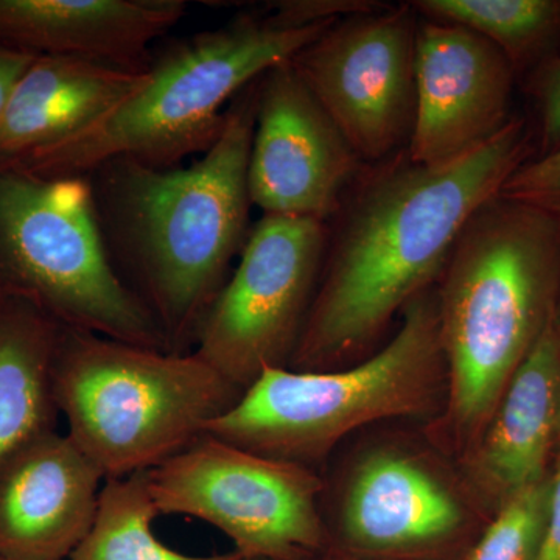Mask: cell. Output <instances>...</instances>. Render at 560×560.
Listing matches in <instances>:
<instances>
[{"instance_id":"1","label":"cell","mask_w":560,"mask_h":560,"mask_svg":"<svg viewBox=\"0 0 560 560\" xmlns=\"http://www.w3.org/2000/svg\"><path fill=\"white\" fill-rule=\"evenodd\" d=\"M533 136L526 119L512 116L499 135L451 164L423 167L405 154L346 198L289 368L337 370L364 355L440 280L475 212L530 160Z\"/></svg>"},{"instance_id":"2","label":"cell","mask_w":560,"mask_h":560,"mask_svg":"<svg viewBox=\"0 0 560 560\" xmlns=\"http://www.w3.org/2000/svg\"><path fill=\"white\" fill-rule=\"evenodd\" d=\"M260 79L231 102L219 140L189 167L119 158L86 175L110 265L149 312L168 353L195 352L248 238Z\"/></svg>"},{"instance_id":"3","label":"cell","mask_w":560,"mask_h":560,"mask_svg":"<svg viewBox=\"0 0 560 560\" xmlns=\"http://www.w3.org/2000/svg\"><path fill=\"white\" fill-rule=\"evenodd\" d=\"M440 280L445 427L471 452L558 312L560 223L497 195L460 232Z\"/></svg>"},{"instance_id":"4","label":"cell","mask_w":560,"mask_h":560,"mask_svg":"<svg viewBox=\"0 0 560 560\" xmlns=\"http://www.w3.org/2000/svg\"><path fill=\"white\" fill-rule=\"evenodd\" d=\"M335 22L279 27L268 18L243 14L198 33L151 61L145 83L101 120L3 171L73 178L119 158L154 168L180 167L191 154L212 149L237 94Z\"/></svg>"},{"instance_id":"5","label":"cell","mask_w":560,"mask_h":560,"mask_svg":"<svg viewBox=\"0 0 560 560\" xmlns=\"http://www.w3.org/2000/svg\"><path fill=\"white\" fill-rule=\"evenodd\" d=\"M447 399L436 291L401 313L399 330L349 368L261 372L206 433L257 455L315 470L352 431L431 415Z\"/></svg>"},{"instance_id":"6","label":"cell","mask_w":560,"mask_h":560,"mask_svg":"<svg viewBox=\"0 0 560 560\" xmlns=\"http://www.w3.org/2000/svg\"><path fill=\"white\" fill-rule=\"evenodd\" d=\"M51 385L60 416L106 480L150 471L186 451L243 389L186 355L60 327Z\"/></svg>"},{"instance_id":"7","label":"cell","mask_w":560,"mask_h":560,"mask_svg":"<svg viewBox=\"0 0 560 560\" xmlns=\"http://www.w3.org/2000/svg\"><path fill=\"white\" fill-rule=\"evenodd\" d=\"M0 300L24 302L68 329L167 352L110 265L86 176L0 168Z\"/></svg>"},{"instance_id":"8","label":"cell","mask_w":560,"mask_h":560,"mask_svg":"<svg viewBox=\"0 0 560 560\" xmlns=\"http://www.w3.org/2000/svg\"><path fill=\"white\" fill-rule=\"evenodd\" d=\"M160 514L195 517L245 560H319L330 550L315 470L205 433L149 471Z\"/></svg>"},{"instance_id":"9","label":"cell","mask_w":560,"mask_h":560,"mask_svg":"<svg viewBox=\"0 0 560 560\" xmlns=\"http://www.w3.org/2000/svg\"><path fill=\"white\" fill-rule=\"evenodd\" d=\"M329 224L264 215L198 335L195 353L243 390L271 368H289L329 242Z\"/></svg>"},{"instance_id":"10","label":"cell","mask_w":560,"mask_h":560,"mask_svg":"<svg viewBox=\"0 0 560 560\" xmlns=\"http://www.w3.org/2000/svg\"><path fill=\"white\" fill-rule=\"evenodd\" d=\"M419 20L411 3L350 14L291 58L361 162H383L410 140Z\"/></svg>"},{"instance_id":"11","label":"cell","mask_w":560,"mask_h":560,"mask_svg":"<svg viewBox=\"0 0 560 560\" xmlns=\"http://www.w3.org/2000/svg\"><path fill=\"white\" fill-rule=\"evenodd\" d=\"M361 164L291 60L261 77L248 190L264 215L329 223Z\"/></svg>"},{"instance_id":"12","label":"cell","mask_w":560,"mask_h":560,"mask_svg":"<svg viewBox=\"0 0 560 560\" xmlns=\"http://www.w3.org/2000/svg\"><path fill=\"white\" fill-rule=\"evenodd\" d=\"M482 528L423 460L378 451L361 460L346 486L329 552L368 560H463Z\"/></svg>"},{"instance_id":"13","label":"cell","mask_w":560,"mask_h":560,"mask_svg":"<svg viewBox=\"0 0 560 560\" xmlns=\"http://www.w3.org/2000/svg\"><path fill=\"white\" fill-rule=\"evenodd\" d=\"M514 79V66L490 40L420 18L408 160L440 167L489 142L512 119Z\"/></svg>"},{"instance_id":"14","label":"cell","mask_w":560,"mask_h":560,"mask_svg":"<svg viewBox=\"0 0 560 560\" xmlns=\"http://www.w3.org/2000/svg\"><path fill=\"white\" fill-rule=\"evenodd\" d=\"M105 481L68 433L25 442L0 464V559L68 560L94 525Z\"/></svg>"},{"instance_id":"15","label":"cell","mask_w":560,"mask_h":560,"mask_svg":"<svg viewBox=\"0 0 560 560\" xmlns=\"http://www.w3.org/2000/svg\"><path fill=\"white\" fill-rule=\"evenodd\" d=\"M186 11L184 0H0V43L147 70L151 44Z\"/></svg>"},{"instance_id":"16","label":"cell","mask_w":560,"mask_h":560,"mask_svg":"<svg viewBox=\"0 0 560 560\" xmlns=\"http://www.w3.org/2000/svg\"><path fill=\"white\" fill-rule=\"evenodd\" d=\"M559 408L560 324L556 312L511 378L485 433L470 452L475 488L497 510L547 478Z\"/></svg>"},{"instance_id":"17","label":"cell","mask_w":560,"mask_h":560,"mask_svg":"<svg viewBox=\"0 0 560 560\" xmlns=\"http://www.w3.org/2000/svg\"><path fill=\"white\" fill-rule=\"evenodd\" d=\"M149 69L79 57H36L0 116V168L13 167L90 128L135 94Z\"/></svg>"},{"instance_id":"18","label":"cell","mask_w":560,"mask_h":560,"mask_svg":"<svg viewBox=\"0 0 560 560\" xmlns=\"http://www.w3.org/2000/svg\"><path fill=\"white\" fill-rule=\"evenodd\" d=\"M60 327L24 302L0 300V464L58 430L51 361Z\"/></svg>"},{"instance_id":"19","label":"cell","mask_w":560,"mask_h":560,"mask_svg":"<svg viewBox=\"0 0 560 560\" xmlns=\"http://www.w3.org/2000/svg\"><path fill=\"white\" fill-rule=\"evenodd\" d=\"M158 515L149 471L106 480L94 525L68 560H243L235 551L189 556L172 550L154 536Z\"/></svg>"},{"instance_id":"20","label":"cell","mask_w":560,"mask_h":560,"mask_svg":"<svg viewBox=\"0 0 560 560\" xmlns=\"http://www.w3.org/2000/svg\"><path fill=\"white\" fill-rule=\"evenodd\" d=\"M420 18L459 25L499 47L515 72L560 36V0H418Z\"/></svg>"},{"instance_id":"21","label":"cell","mask_w":560,"mask_h":560,"mask_svg":"<svg viewBox=\"0 0 560 560\" xmlns=\"http://www.w3.org/2000/svg\"><path fill=\"white\" fill-rule=\"evenodd\" d=\"M550 501V477L501 504L463 560H536Z\"/></svg>"},{"instance_id":"22","label":"cell","mask_w":560,"mask_h":560,"mask_svg":"<svg viewBox=\"0 0 560 560\" xmlns=\"http://www.w3.org/2000/svg\"><path fill=\"white\" fill-rule=\"evenodd\" d=\"M500 195L539 209L560 223V149L526 161L504 183Z\"/></svg>"},{"instance_id":"23","label":"cell","mask_w":560,"mask_h":560,"mask_svg":"<svg viewBox=\"0 0 560 560\" xmlns=\"http://www.w3.org/2000/svg\"><path fill=\"white\" fill-rule=\"evenodd\" d=\"M381 3L360 2V0H285L275 3V13L267 16L279 27H305L342 20L350 14L377 9Z\"/></svg>"},{"instance_id":"24","label":"cell","mask_w":560,"mask_h":560,"mask_svg":"<svg viewBox=\"0 0 560 560\" xmlns=\"http://www.w3.org/2000/svg\"><path fill=\"white\" fill-rule=\"evenodd\" d=\"M537 109H539V153L560 149V57L548 62L537 81Z\"/></svg>"},{"instance_id":"25","label":"cell","mask_w":560,"mask_h":560,"mask_svg":"<svg viewBox=\"0 0 560 560\" xmlns=\"http://www.w3.org/2000/svg\"><path fill=\"white\" fill-rule=\"evenodd\" d=\"M536 560H560V459L555 474L550 475L547 523Z\"/></svg>"},{"instance_id":"26","label":"cell","mask_w":560,"mask_h":560,"mask_svg":"<svg viewBox=\"0 0 560 560\" xmlns=\"http://www.w3.org/2000/svg\"><path fill=\"white\" fill-rule=\"evenodd\" d=\"M36 57L38 55L14 49V47L0 43V116H2L18 81Z\"/></svg>"},{"instance_id":"27","label":"cell","mask_w":560,"mask_h":560,"mask_svg":"<svg viewBox=\"0 0 560 560\" xmlns=\"http://www.w3.org/2000/svg\"><path fill=\"white\" fill-rule=\"evenodd\" d=\"M319 560H368V559H355V558H348V556H340V555H334V552H327L324 558H320Z\"/></svg>"},{"instance_id":"28","label":"cell","mask_w":560,"mask_h":560,"mask_svg":"<svg viewBox=\"0 0 560 560\" xmlns=\"http://www.w3.org/2000/svg\"><path fill=\"white\" fill-rule=\"evenodd\" d=\"M556 445H559V447H560V408H559V416H558V429H556Z\"/></svg>"},{"instance_id":"29","label":"cell","mask_w":560,"mask_h":560,"mask_svg":"<svg viewBox=\"0 0 560 560\" xmlns=\"http://www.w3.org/2000/svg\"><path fill=\"white\" fill-rule=\"evenodd\" d=\"M558 320L560 324V291H559V301H558Z\"/></svg>"},{"instance_id":"30","label":"cell","mask_w":560,"mask_h":560,"mask_svg":"<svg viewBox=\"0 0 560 560\" xmlns=\"http://www.w3.org/2000/svg\"><path fill=\"white\" fill-rule=\"evenodd\" d=\"M243 560H245V559H243Z\"/></svg>"},{"instance_id":"31","label":"cell","mask_w":560,"mask_h":560,"mask_svg":"<svg viewBox=\"0 0 560 560\" xmlns=\"http://www.w3.org/2000/svg\"><path fill=\"white\" fill-rule=\"evenodd\" d=\"M0 560H2V559H0Z\"/></svg>"}]
</instances>
